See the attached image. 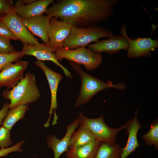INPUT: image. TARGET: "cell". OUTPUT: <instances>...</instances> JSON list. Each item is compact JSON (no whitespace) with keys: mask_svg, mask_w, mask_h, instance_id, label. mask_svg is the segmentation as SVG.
<instances>
[{"mask_svg":"<svg viewBox=\"0 0 158 158\" xmlns=\"http://www.w3.org/2000/svg\"><path fill=\"white\" fill-rule=\"evenodd\" d=\"M118 0H61L48 8L46 15L73 26L87 28L109 20Z\"/></svg>","mask_w":158,"mask_h":158,"instance_id":"6da1fadb","label":"cell"},{"mask_svg":"<svg viewBox=\"0 0 158 158\" xmlns=\"http://www.w3.org/2000/svg\"><path fill=\"white\" fill-rule=\"evenodd\" d=\"M69 64L81 80L79 94L74 104L76 108L88 103L95 94L106 89L113 88L121 90L126 89L123 83L115 84L111 81L105 83L83 70L80 65L71 61L69 62Z\"/></svg>","mask_w":158,"mask_h":158,"instance_id":"7a4b0ae2","label":"cell"},{"mask_svg":"<svg viewBox=\"0 0 158 158\" xmlns=\"http://www.w3.org/2000/svg\"><path fill=\"white\" fill-rule=\"evenodd\" d=\"M40 96L35 76L30 72L26 73L12 89H7L2 94L4 98L10 101L9 109L35 102Z\"/></svg>","mask_w":158,"mask_h":158,"instance_id":"3957f363","label":"cell"},{"mask_svg":"<svg viewBox=\"0 0 158 158\" xmlns=\"http://www.w3.org/2000/svg\"><path fill=\"white\" fill-rule=\"evenodd\" d=\"M113 35L111 30L97 25L87 28L73 26L70 33L65 41L63 47L73 49L85 47L93 42H97L100 38L110 37Z\"/></svg>","mask_w":158,"mask_h":158,"instance_id":"277c9868","label":"cell"},{"mask_svg":"<svg viewBox=\"0 0 158 158\" xmlns=\"http://www.w3.org/2000/svg\"><path fill=\"white\" fill-rule=\"evenodd\" d=\"M104 115L101 114L96 118H90L80 112L76 118L79 126H83L86 128L91 133L95 140L100 142H105L111 145L116 144V138L117 133L120 131L125 129L124 125L115 128H111L105 123Z\"/></svg>","mask_w":158,"mask_h":158,"instance_id":"5b68a950","label":"cell"},{"mask_svg":"<svg viewBox=\"0 0 158 158\" xmlns=\"http://www.w3.org/2000/svg\"><path fill=\"white\" fill-rule=\"evenodd\" d=\"M58 61L65 59L79 65H83L88 71H93L102 63V57L100 53L94 52L85 47H80L73 49L62 48L55 52Z\"/></svg>","mask_w":158,"mask_h":158,"instance_id":"8992f818","label":"cell"},{"mask_svg":"<svg viewBox=\"0 0 158 158\" xmlns=\"http://www.w3.org/2000/svg\"><path fill=\"white\" fill-rule=\"evenodd\" d=\"M126 25L124 24L119 31L121 35L127 39L129 47L127 50L126 56L129 58L134 59L141 56L148 57L152 54V51L158 47V39H152L149 38L138 37L135 39H130L127 36L126 30Z\"/></svg>","mask_w":158,"mask_h":158,"instance_id":"52a82bcc","label":"cell"},{"mask_svg":"<svg viewBox=\"0 0 158 158\" xmlns=\"http://www.w3.org/2000/svg\"><path fill=\"white\" fill-rule=\"evenodd\" d=\"M73 25L66 22L51 17L48 31L49 46L53 52L63 47Z\"/></svg>","mask_w":158,"mask_h":158,"instance_id":"ba28073f","label":"cell"},{"mask_svg":"<svg viewBox=\"0 0 158 158\" xmlns=\"http://www.w3.org/2000/svg\"><path fill=\"white\" fill-rule=\"evenodd\" d=\"M0 21L4 24L23 43L34 46L39 40L27 29L22 19L15 11L10 13L0 18Z\"/></svg>","mask_w":158,"mask_h":158,"instance_id":"9c48e42d","label":"cell"},{"mask_svg":"<svg viewBox=\"0 0 158 158\" xmlns=\"http://www.w3.org/2000/svg\"><path fill=\"white\" fill-rule=\"evenodd\" d=\"M34 63L43 71L47 80L50 89L51 100L50 108L49 112V116L46 122L43 126L44 127L47 128L49 126V123L53 110V121L56 122L58 118L56 112V109H58L57 93L58 85L62 79L63 77L61 74L51 69L41 61L37 60Z\"/></svg>","mask_w":158,"mask_h":158,"instance_id":"30bf717a","label":"cell"},{"mask_svg":"<svg viewBox=\"0 0 158 158\" xmlns=\"http://www.w3.org/2000/svg\"><path fill=\"white\" fill-rule=\"evenodd\" d=\"M28 64L27 61L19 60L5 66L0 71V87L13 88L24 77Z\"/></svg>","mask_w":158,"mask_h":158,"instance_id":"8fae6325","label":"cell"},{"mask_svg":"<svg viewBox=\"0 0 158 158\" xmlns=\"http://www.w3.org/2000/svg\"><path fill=\"white\" fill-rule=\"evenodd\" d=\"M23 44L22 50L21 52L23 56L30 55L34 56L38 60L51 61L62 69L66 77L70 78H72L71 73L59 62L56 57L55 54L46 44L38 42L34 46L24 43H23Z\"/></svg>","mask_w":158,"mask_h":158,"instance_id":"7c38bea8","label":"cell"},{"mask_svg":"<svg viewBox=\"0 0 158 158\" xmlns=\"http://www.w3.org/2000/svg\"><path fill=\"white\" fill-rule=\"evenodd\" d=\"M128 47V41L125 36L113 35L107 39L98 41L95 43L90 44L88 48L94 52H105L109 54H114L122 49L127 51Z\"/></svg>","mask_w":158,"mask_h":158,"instance_id":"4fadbf2b","label":"cell"},{"mask_svg":"<svg viewBox=\"0 0 158 158\" xmlns=\"http://www.w3.org/2000/svg\"><path fill=\"white\" fill-rule=\"evenodd\" d=\"M78 126V122L76 118L66 126V134L61 139H59L53 135L48 136L46 139L47 145L53 151V158H59L63 153L68 150L71 136Z\"/></svg>","mask_w":158,"mask_h":158,"instance_id":"5bb4252c","label":"cell"},{"mask_svg":"<svg viewBox=\"0 0 158 158\" xmlns=\"http://www.w3.org/2000/svg\"><path fill=\"white\" fill-rule=\"evenodd\" d=\"M138 111V109L135 111L134 118L124 124L126 135L128 134V137L126 145L122 148L120 158H126L140 146L138 141L137 134L139 130L142 128L137 118Z\"/></svg>","mask_w":158,"mask_h":158,"instance_id":"9a60e30c","label":"cell"},{"mask_svg":"<svg viewBox=\"0 0 158 158\" xmlns=\"http://www.w3.org/2000/svg\"><path fill=\"white\" fill-rule=\"evenodd\" d=\"M54 1L53 0H36L29 4L25 5L20 0H18L14 6L16 13L20 18L28 19L45 13L48 6Z\"/></svg>","mask_w":158,"mask_h":158,"instance_id":"2e32d148","label":"cell"},{"mask_svg":"<svg viewBox=\"0 0 158 158\" xmlns=\"http://www.w3.org/2000/svg\"><path fill=\"white\" fill-rule=\"evenodd\" d=\"M51 17L43 14L30 19H22L24 25L30 32L40 37L44 43L49 46L48 31Z\"/></svg>","mask_w":158,"mask_h":158,"instance_id":"e0dca14e","label":"cell"},{"mask_svg":"<svg viewBox=\"0 0 158 158\" xmlns=\"http://www.w3.org/2000/svg\"><path fill=\"white\" fill-rule=\"evenodd\" d=\"M95 140L92 134L86 128L79 126L71 136L69 150L75 149L87 145Z\"/></svg>","mask_w":158,"mask_h":158,"instance_id":"ac0fdd59","label":"cell"},{"mask_svg":"<svg viewBox=\"0 0 158 158\" xmlns=\"http://www.w3.org/2000/svg\"><path fill=\"white\" fill-rule=\"evenodd\" d=\"M29 109L28 105H19L9 109L2 121V126L10 131L17 122L24 118Z\"/></svg>","mask_w":158,"mask_h":158,"instance_id":"d6986e66","label":"cell"},{"mask_svg":"<svg viewBox=\"0 0 158 158\" xmlns=\"http://www.w3.org/2000/svg\"><path fill=\"white\" fill-rule=\"evenodd\" d=\"M97 140L66 152V158H94L99 143Z\"/></svg>","mask_w":158,"mask_h":158,"instance_id":"ffe728a7","label":"cell"},{"mask_svg":"<svg viewBox=\"0 0 158 158\" xmlns=\"http://www.w3.org/2000/svg\"><path fill=\"white\" fill-rule=\"evenodd\" d=\"M122 148L118 143L111 145L100 142L94 158H120Z\"/></svg>","mask_w":158,"mask_h":158,"instance_id":"44dd1931","label":"cell"},{"mask_svg":"<svg viewBox=\"0 0 158 158\" xmlns=\"http://www.w3.org/2000/svg\"><path fill=\"white\" fill-rule=\"evenodd\" d=\"M142 137L147 146L154 145L156 150H158V119L152 122L149 131Z\"/></svg>","mask_w":158,"mask_h":158,"instance_id":"7402d4cb","label":"cell"},{"mask_svg":"<svg viewBox=\"0 0 158 158\" xmlns=\"http://www.w3.org/2000/svg\"><path fill=\"white\" fill-rule=\"evenodd\" d=\"M23 56L21 51L8 54L0 53V71L8 64L19 60Z\"/></svg>","mask_w":158,"mask_h":158,"instance_id":"603a6c76","label":"cell"},{"mask_svg":"<svg viewBox=\"0 0 158 158\" xmlns=\"http://www.w3.org/2000/svg\"><path fill=\"white\" fill-rule=\"evenodd\" d=\"M12 143L10 130L2 126L0 127V147L7 148Z\"/></svg>","mask_w":158,"mask_h":158,"instance_id":"cb8c5ba5","label":"cell"},{"mask_svg":"<svg viewBox=\"0 0 158 158\" xmlns=\"http://www.w3.org/2000/svg\"><path fill=\"white\" fill-rule=\"evenodd\" d=\"M13 3L12 0H0V16L1 17L11 12H15Z\"/></svg>","mask_w":158,"mask_h":158,"instance_id":"d4e9b609","label":"cell"},{"mask_svg":"<svg viewBox=\"0 0 158 158\" xmlns=\"http://www.w3.org/2000/svg\"><path fill=\"white\" fill-rule=\"evenodd\" d=\"M16 51L11 44L10 40L0 36V53L10 54Z\"/></svg>","mask_w":158,"mask_h":158,"instance_id":"484cf974","label":"cell"},{"mask_svg":"<svg viewBox=\"0 0 158 158\" xmlns=\"http://www.w3.org/2000/svg\"><path fill=\"white\" fill-rule=\"evenodd\" d=\"M25 142L24 140L17 142L14 145L7 148H1L0 150V157H6L8 154L13 152H21L23 150L20 147Z\"/></svg>","mask_w":158,"mask_h":158,"instance_id":"4316f807","label":"cell"},{"mask_svg":"<svg viewBox=\"0 0 158 158\" xmlns=\"http://www.w3.org/2000/svg\"><path fill=\"white\" fill-rule=\"evenodd\" d=\"M0 36L10 40H18L8 27L0 21Z\"/></svg>","mask_w":158,"mask_h":158,"instance_id":"83f0119b","label":"cell"},{"mask_svg":"<svg viewBox=\"0 0 158 158\" xmlns=\"http://www.w3.org/2000/svg\"><path fill=\"white\" fill-rule=\"evenodd\" d=\"M9 102L4 103L2 109L0 110V126L9 109Z\"/></svg>","mask_w":158,"mask_h":158,"instance_id":"f1b7e54d","label":"cell"},{"mask_svg":"<svg viewBox=\"0 0 158 158\" xmlns=\"http://www.w3.org/2000/svg\"><path fill=\"white\" fill-rule=\"evenodd\" d=\"M22 3L24 5H27L29 4L36 0H20Z\"/></svg>","mask_w":158,"mask_h":158,"instance_id":"f546056e","label":"cell"},{"mask_svg":"<svg viewBox=\"0 0 158 158\" xmlns=\"http://www.w3.org/2000/svg\"><path fill=\"white\" fill-rule=\"evenodd\" d=\"M1 17L0 16V18H1Z\"/></svg>","mask_w":158,"mask_h":158,"instance_id":"4dcf8cb0","label":"cell"}]
</instances>
